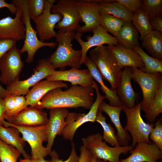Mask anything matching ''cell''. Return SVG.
<instances>
[{
  "label": "cell",
  "mask_w": 162,
  "mask_h": 162,
  "mask_svg": "<svg viewBox=\"0 0 162 162\" xmlns=\"http://www.w3.org/2000/svg\"><path fill=\"white\" fill-rule=\"evenodd\" d=\"M89 57L96 67L103 79L110 83L111 88L116 89L122 71L107 46L96 47L90 51Z\"/></svg>",
  "instance_id": "cell-3"
},
{
  "label": "cell",
  "mask_w": 162,
  "mask_h": 162,
  "mask_svg": "<svg viewBox=\"0 0 162 162\" xmlns=\"http://www.w3.org/2000/svg\"><path fill=\"white\" fill-rule=\"evenodd\" d=\"M97 160L96 158L92 155L91 158L88 162H97Z\"/></svg>",
  "instance_id": "cell-50"
},
{
  "label": "cell",
  "mask_w": 162,
  "mask_h": 162,
  "mask_svg": "<svg viewBox=\"0 0 162 162\" xmlns=\"http://www.w3.org/2000/svg\"><path fill=\"white\" fill-rule=\"evenodd\" d=\"M106 117L99 110L97 112L96 122L100 124L103 129V139L113 147L121 146L115 134V129L110 123H107Z\"/></svg>",
  "instance_id": "cell-33"
},
{
  "label": "cell",
  "mask_w": 162,
  "mask_h": 162,
  "mask_svg": "<svg viewBox=\"0 0 162 162\" xmlns=\"http://www.w3.org/2000/svg\"><path fill=\"white\" fill-rule=\"evenodd\" d=\"M17 8L15 16H8L0 20V38L12 39L17 41L25 39V29L22 20V10L20 7Z\"/></svg>",
  "instance_id": "cell-17"
},
{
  "label": "cell",
  "mask_w": 162,
  "mask_h": 162,
  "mask_svg": "<svg viewBox=\"0 0 162 162\" xmlns=\"http://www.w3.org/2000/svg\"><path fill=\"white\" fill-rule=\"evenodd\" d=\"M132 50L140 56L144 64L143 68L140 70L141 71L149 74H162V61L148 55L140 45L135 46Z\"/></svg>",
  "instance_id": "cell-31"
},
{
  "label": "cell",
  "mask_w": 162,
  "mask_h": 162,
  "mask_svg": "<svg viewBox=\"0 0 162 162\" xmlns=\"http://www.w3.org/2000/svg\"><path fill=\"white\" fill-rule=\"evenodd\" d=\"M122 110L127 117L126 124L124 128L130 133L132 138L131 145L134 148L139 142L152 143L149 140V135L155 124L144 121L141 114V102L133 108L123 106Z\"/></svg>",
  "instance_id": "cell-4"
},
{
  "label": "cell",
  "mask_w": 162,
  "mask_h": 162,
  "mask_svg": "<svg viewBox=\"0 0 162 162\" xmlns=\"http://www.w3.org/2000/svg\"><path fill=\"white\" fill-rule=\"evenodd\" d=\"M92 32V36H87L86 41H83L81 38L82 34L77 32L75 33L74 38L81 47V65L84 64L87 57V52L90 48L105 44L115 46L118 44L116 38L110 34L100 25L96 27Z\"/></svg>",
  "instance_id": "cell-14"
},
{
  "label": "cell",
  "mask_w": 162,
  "mask_h": 162,
  "mask_svg": "<svg viewBox=\"0 0 162 162\" xmlns=\"http://www.w3.org/2000/svg\"><path fill=\"white\" fill-rule=\"evenodd\" d=\"M96 0H77L76 7L84 25L76 32L81 34L92 32L100 26V14Z\"/></svg>",
  "instance_id": "cell-15"
},
{
  "label": "cell",
  "mask_w": 162,
  "mask_h": 162,
  "mask_svg": "<svg viewBox=\"0 0 162 162\" xmlns=\"http://www.w3.org/2000/svg\"><path fill=\"white\" fill-rule=\"evenodd\" d=\"M48 120L47 115L43 109L30 106L8 122L18 126H38L46 125Z\"/></svg>",
  "instance_id": "cell-21"
},
{
  "label": "cell",
  "mask_w": 162,
  "mask_h": 162,
  "mask_svg": "<svg viewBox=\"0 0 162 162\" xmlns=\"http://www.w3.org/2000/svg\"><path fill=\"white\" fill-rule=\"evenodd\" d=\"M71 150L70 154L66 160H63L59 158L58 154L54 150L52 151L50 155L51 159V162H78L80 156H78L76 150L75 145L71 143Z\"/></svg>",
  "instance_id": "cell-40"
},
{
  "label": "cell",
  "mask_w": 162,
  "mask_h": 162,
  "mask_svg": "<svg viewBox=\"0 0 162 162\" xmlns=\"http://www.w3.org/2000/svg\"><path fill=\"white\" fill-rule=\"evenodd\" d=\"M20 133L19 131L15 128L13 127L6 128L0 124V139L18 149L24 158L31 159V156L24 149L25 142L20 137Z\"/></svg>",
  "instance_id": "cell-26"
},
{
  "label": "cell",
  "mask_w": 162,
  "mask_h": 162,
  "mask_svg": "<svg viewBox=\"0 0 162 162\" xmlns=\"http://www.w3.org/2000/svg\"><path fill=\"white\" fill-rule=\"evenodd\" d=\"M94 91L93 88L78 85H72L65 90L56 88L47 93L35 107L41 109L79 107L90 109L94 101Z\"/></svg>",
  "instance_id": "cell-1"
},
{
  "label": "cell",
  "mask_w": 162,
  "mask_h": 162,
  "mask_svg": "<svg viewBox=\"0 0 162 162\" xmlns=\"http://www.w3.org/2000/svg\"><path fill=\"white\" fill-rule=\"evenodd\" d=\"M69 112L66 108H56L50 110L49 118L46 127L47 137L46 148L50 155L56 137L57 135H62L66 125L65 119Z\"/></svg>",
  "instance_id": "cell-18"
},
{
  "label": "cell",
  "mask_w": 162,
  "mask_h": 162,
  "mask_svg": "<svg viewBox=\"0 0 162 162\" xmlns=\"http://www.w3.org/2000/svg\"><path fill=\"white\" fill-rule=\"evenodd\" d=\"M19 162H32L31 159L28 158L20 159H19Z\"/></svg>",
  "instance_id": "cell-49"
},
{
  "label": "cell",
  "mask_w": 162,
  "mask_h": 162,
  "mask_svg": "<svg viewBox=\"0 0 162 162\" xmlns=\"http://www.w3.org/2000/svg\"><path fill=\"white\" fill-rule=\"evenodd\" d=\"M3 126L6 128L13 127L17 128L22 135V140L27 142L31 149V159L45 158L50 154L43 143L47 141L46 125L25 126L16 125L4 120Z\"/></svg>",
  "instance_id": "cell-7"
},
{
  "label": "cell",
  "mask_w": 162,
  "mask_h": 162,
  "mask_svg": "<svg viewBox=\"0 0 162 162\" xmlns=\"http://www.w3.org/2000/svg\"><path fill=\"white\" fill-rule=\"evenodd\" d=\"M75 34V32L57 33V48L47 59L55 69H63L68 66L76 69L80 68L81 51L74 50L72 44Z\"/></svg>",
  "instance_id": "cell-2"
},
{
  "label": "cell",
  "mask_w": 162,
  "mask_h": 162,
  "mask_svg": "<svg viewBox=\"0 0 162 162\" xmlns=\"http://www.w3.org/2000/svg\"><path fill=\"white\" fill-rule=\"evenodd\" d=\"M98 5L100 14H109L121 19L125 22H131L133 13L121 4L116 2H98Z\"/></svg>",
  "instance_id": "cell-30"
},
{
  "label": "cell",
  "mask_w": 162,
  "mask_h": 162,
  "mask_svg": "<svg viewBox=\"0 0 162 162\" xmlns=\"http://www.w3.org/2000/svg\"><path fill=\"white\" fill-rule=\"evenodd\" d=\"M160 162H162V161H161Z\"/></svg>",
  "instance_id": "cell-53"
},
{
  "label": "cell",
  "mask_w": 162,
  "mask_h": 162,
  "mask_svg": "<svg viewBox=\"0 0 162 162\" xmlns=\"http://www.w3.org/2000/svg\"><path fill=\"white\" fill-rule=\"evenodd\" d=\"M10 94L6 89L4 88L0 84V97L3 99Z\"/></svg>",
  "instance_id": "cell-47"
},
{
  "label": "cell",
  "mask_w": 162,
  "mask_h": 162,
  "mask_svg": "<svg viewBox=\"0 0 162 162\" xmlns=\"http://www.w3.org/2000/svg\"><path fill=\"white\" fill-rule=\"evenodd\" d=\"M132 78L140 86L143 94L141 110L146 113L162 83V74H149L132 68Z\"/></svg>",
  "instance_id": "cell-9"
},
{
  "label": "cell",
  "mask_w": 162,
  "mask_h": 162,
  "mask_svg": "<svg viewBox=\"0 0 162 162\" xmlns=\"http://www.w3.org/2000/svg\"><path fill=\"white\" fill-rule=\"evenodd\" d=\"M121 70L126 67L142 68L144 64L140 56L132 49L124 47L119 44L107 45Z\"/></svg>",
  "instance_id": "cell-22"
},
{
  "label": "cell",
  "mask_w": 162,
  "mask_h": 162,
  "mask_svg": "<svg viewBox=\"0 0 162 162\" xmlns=\"http://www.w3.org/2000/svg\"><path fill=\"white\" fill-rule=\"evenodd\" d=\"M46 79L48 81H67L70 82L72 85L93 88L95 82L88 68L79 70L71 68L66 70H55Z\"/></svg>",
  "instance_id": "cell-16"
},
{
  "label": "cell",
  "mask_w": 162,
  "mask_h": 162,
  "mask_svg": "<svg viewBox=\"0 0 162 162\" xmlns=\"http://www.w3.org/2000/svg\"><path fill=\"white\" fill-rule=\"evenodd\" d=\"M142 40V46L152 57L162 61V33L152 30Z\"/></svg>",
  "instance_id": "cell-27"
},
{
  "label": "cell",
  "mask_w": 162,
  "mask_h": 162,
  "mask_svg": "<svg viewBox=\"0 0 162 162\" xmlns=\"http://www.w3.org/2000/svg\"><path fill=\"white\" fill-rule=\"evenodd\" d=\"M139 33L131 22H125L116 37L119 44L124 48L132 49L140 45Z\"/></svg>",
  "instance_id": "cell-28"
},
{
  "label": "cell",
  "mask_w": 162,
  "mask_h": 162,
  "mask_svg": "<svg viewBox=\"0 0 162 162\" xmlns=\"http://www.w3.org/2000/svg\"><path fill=\"white\" fill-rule=\"evenodd\" d=\"M102 136L97 133L90 135L81 139L83 145L97 159L110 162H120L122 154H126L134 148L130 145L111 147L103 141Z\"/></svg>",
  "instance_id": "cell-6"
},
{
  "label": "cell",
  "mask_w": 162,
  "mask_h": 162,
  "mask_svg": "<svg viewBox=\"0 0 162 162\" xmlns=\"http://www.w3.org/2000/svg\"><path fill=\"white\" fill-rule=\"evenodd\" d=\"M80 155L78 162H88L92 156L90 152L83 145L80 146Z\"/></svg>",
  "instance_id": "cell-43"
},
{
  "label": "cell",
  "mask_w": 162,
  "mask_h": 162,
  "mask_svg": "<svg viewBox=\"0 0 162 162\" xmlns=\"http://www.w3.org/2000/svg\"><path fill=\"white\" fill-rule=\"evenodd\" d=\"M7 8L13 14H16L17 11V7L14 4L8 3L4 0H0V8Z\"/></svg>",
  "instance_id": "cell-45"
},
{
  "label": "cell",
  "mask_w": 162,
  "mask_h": 162,
  "mask_svg": "<svg viewBox=\"0 0 162 162\" xmlns=\"http://www.w3.org/2000/svg\"><path fill=\"white\" fill-rule=\"evenodd\" d=\"M0 162H1V160H0Z\"/></svg>",
  "instance_id": "cell-52"
},
{
  "label": "cell",
  "mask_w": 162,
  "mask_h": 162,
  "mask_svg": "<svg viewBox=\"0 0 162 162\" xmlns=\"http://www.w3.org/2000/svg\"><path fill=\"white\" fill-rule=\"evenodd\" d=\"M150 22L153 30L162 33V16H159L150 20Z\"/></svg>",
  "instance_id": "cell-44"
},
{
  "label": "cell",
  "mask_w": 162,
  "mask_h": 162,
  "mask_svg": "<svg viewBox=\"0 0 162 162\" xmlns=\"http://www.w3.org/2000/svg\"><path fill=\"white\" fill-rule=\"evenodd\" d=\"M21 154L14 147L0 139V159L1 162H17Z\"/></svg>",
  "instance_id": "cell-36"
},
{
  "label": "cell",
  "mask_w": 162,
  "mask_h": 162,
  "mask_svg": "<svg viewBox=\"0 0 162 162\" xmlns=\"http://www.w3.org/2000/svg\"><path fill=\"white\" fill-rule=\"evenodd\" d=\"M12 3L19 5L22 10V20L25 26V34L24 43L20 51L22 53L27 52L26 61L28 63H30L33 62L34 56L39 49L45 46L55 48L58 44L57 42H43L38 39L37 32L33 28L31 24L27 0H14Z\"/></svg>",
  "instance_id": "cell-5"
},
{
  "label": "cell",
  "mask_w": 162,
  "mask_h": 162,
  "mask_svg": "<svg viewBox=\"0 0 162 162\" xmlns=\"http://www.w3.org/2000/svg\"><path fill=\"white\" fill-rule=\"evenodd\" d=\"M132 68L126 67L122 71L118 86L116 89L117 95L122 106L128 108L134 107L139 96L132 86Z\"/></svg>",
  "instance_id": "cell-19"
},
{
  "label": "cell",
  "mask_w": 162,
  "mask_h": 162,
  "mask_svg": "<svg viewBox=\"0 0 162 162\" xmlns=\"http://www.w3.org/2000/svg\"><path fill=\"white\" fill-rule=\"evenodd\" d=\"M3 100L5 108L4 119L8 121L28 106L25 97L23 95L10 94Z\"/></svg>",
  "instance_id": "cell-29"
},
{
  "label": "cell",
  "mask_w": 162,
  "mask_h": 162,
  "mask_svg": "<svg viewBox=\"0 0 162 162\" xmlns=\"http://www.w3.org/2000/svg\"><path fill=\"white\" fill-rule=\"evenodd\" d=\"M83 64L87 67L93 79L100 84V89L104 94L105 98L108 100L109 104L116 107L122 106L117 95L116 89L109 88L105 84L96 67L89 57L87 56Z\"/></svg>",
  "instance_id": "cell-25"
},
{
  "label": "cell",
  "mask_w": 162,
  "mask_h": 162,
  "mask_svg": "<svg viewBox=\"0 0 162 162\" xmlns=\"http://www.w3.org/2000/svg\"><path fill=\"white\" fill-rule=\"evenodd\" d=\"M131 22L140 34L141 40L153 30L149 18L141 8L133 13Z\"/></svg>",
  "instance_id": "cell-32"
},
{
  "label": "cell",
  "mask_w": 162,
  "mask_h": 162,
  "mask_svg": "<svg viewBox=\"0 0 162 162\" xmlns=\"http://www.w3.org/2000/svg\"><path fill=\"white\" fill-rule=\"evenodd\" d=\"M93 88L96 91V98L89 112L87 114L69 112L65 118L66 125L62 134L65 140L72 141L75 133L80 126L87 122H96L99 107L105 97L100 93L99 88L95 82Z\"/></svg>",
  "instance_id": "cell-8"
},
{
  "label": "cell",
  "mask_w": 162,
  "mask_h": 162,
  "mask_svg": "<svg viewBox=\"0 0 162 162\" xmlns=\"http://www.w3.org/2000/svg\"><path fill=\"white\" fill-rule=\"evenodd\" d=\"M68 85L61 81H40L32 87L25 97L28 105L36 107L42 98L51 90L58 88H67Z\"/></svg>",
  "instance_id": "cell-23"
},
{
  "label": "cell",
  "mask_w": 162,
  "mask_h": 162,
  "mask_svg": "<svg viewBox=\"0 0 162 162\" xmlns=\"http://www.w3.org/2000/svg\"><path fill=\"white\" fill-rule=\"evenodd\" d=\"M55 0H45L44 9L43 13L33 20L39 40L42 42L56 37L57 33L55 30L56 25L62 19L61 14L52 13L51 9L56 2Z\"/></svg>",
  "instance_id": "cell-13"
},
{
  "label": "cell",
  "mask_w": 162,
  "mask_h": 162,
  "mask_svg": "<svg viewBox=\"0 0 162 162\" xmlns=\"http://www.w3.org/2000/svg\"><path fill=\"white\" fill-rule=\"evenodd\" d=\"M16 42L12 39L0 38V61L6 52L16 46Z\"/></svg>",
  "instance_id": "cell-42"
},
{
  "label": "cell",
  "mask_w": 162,
  "mask_h": 162,
  "mask_svg": "<svg viewBox=\"0 0 162 162\" xmlns=\"http://www.w3.org/2000/svg\"><path fill=\"white\" fill-rule=\"evenodd\" d=\"M38 63L34 74L31 77L25 80H19L7 87L6 89L10 94L19 96L26 95L30 87L52 74L55 70L47 59H41L38 61Z\"/></svg>",
  "instance_id": "cell-12"
},
{
  "label": "cell",
  "mask_w": 162,
  "mask_h": 162,
  "mask_svg": "<svg viewBox=\"0 0 162 162\" xmlns=\"http://www.w3.org/2000/svg\"><path fill=\"white\" fill-rule=\"evenodd\" d=\"M97 162H110L105 161V160H100V159H97Z\"/></svg>",
  "instance_id": "cell-51"
},
{
  "label": "cell",
  "mask_w": 162,
  "mask_h": 162,
  "mask_svg": "<svg viewBox=\"0 0 162 162\" xmlns=\"http://www.w3.org/2000/svg\"><path fill=\"white\" fill-rule=\"evenodd\" d=\"M123 20L112 15L100 14V25L107 32L116 37L125 23Z\"/></svg>",
  "instance_id": "cell-34"
},
{
  "label": "cell",
  "mask_w": 162,
  "mask_h": 162,
  "mask_svg": "<svg viewBox=\"0 0 162 162\" xmlns=\"http://www.w3.org/2000/svg\"><path fill=\"white\" fill-rule=\"evenodd\" d=\"M129 152L131 155L120 162H157L162 158V151L152 142H139Z\"/></svg>",
  "instance_id": "cell-20"
},
{
  "label": "cell",
  "mask_w": 162,
  "mask_h": 162,
  "mask_svg": "<svg viewBox=\"0 0 162 162\" xmlns=\"http://www.w3.org/2000/svg\"><path fill=\"white\" fill-rule=\"evenodd\" d=\"M76 0H59L51 9L52 13H58L62 20L56 26L58 32H77L80 27L81 21L76 7Z\"/></svg>",
  "instance_id": "cell-10"
},
{
  "label": "cell",
  "mask_w": 162,
  "mask_h": 162,
  "mask_svg": "<svg viewBox=\"0 0 162 162\" xmlns=\"http://www.w3.org/2000/svg\"><path fill=\"white\" fill-rule=\"evenodd\" d=\"M20 50L16 46L12 48L0 61V82L7 86L19 80L23 67Z\"/></svg>",
  "instance_id": "cell-11"
},
{
  "label": "cell",
  "mask_w": 162,
  "mask_h": 162,
  "mask_svg": "<svg viewBox=\"0 0 162 162\" xmlns=\"http://www.w3.org/2000/svg\"><path fill=\"white\" fill-rule=\"evenodd\" d=\"M161 120L158 119L149 135L150 139L162 151V124Z\"/></svg>",
  "instance_id": "cell-39"
},
{
  "label": "cell",
  "mask_w": 162,
  "mask_h": 162,
  "mask_svg": "<svg viewBox=\"0 0 162 162\" xmlns=\"http://www.w3.org/2000/svg\"><path fill=\"white\" fill-rule=\"evenodd\" d=\"M5 108L3 99L0 97V124L3 125Z\"/></svg>",
  "instance_id": "cell-46"
},
{
  "label": "cell",
  "mask_w": 162,
  "mask_h": 162,
  "mask_svg": "<svg viewBox=\"0 0 162 162\" xmlns=\"http://www.w3.org/2000/svg\"><path fill=\"white\" fill-rule=\"evenodd\" d=\"M142 0H116L115 2L124 6L130 11L134 13L141 8Z\"/></svg>",
  "instance_id": "cell-41"
},
{
  "label": "cell",
  "mask_w": 162,
  "mask_h": 162,
  "mask_svg": "<svg viewBox=\"0 0 162 162\" xmlns=\"http://www.w3.org/2000/svg\"><path fill=\"white\" fill-rule=\"evenodd\" d=\"M162 113V83L146 113L145 117L150 123H154Z\"/></svg>",
  "instance_id": "cell-35"
},
{
  "label": "cell",
  "mask_w": 162,
  "mask_h": 162,
  "mask_svg": "<svg viewBox=\"0 0 162 162\" xmlns=\"http://www.w3.org/2000/svg\"><path fill=\"white\" fill-rule=\"evenodd\" d=\"M45 0H27L28 14L33 20L40 16L44 9Z\"/></svg>",
  "instance_id": "cell-38"
},
{
  "label": "cell",
  "mask_w": 162,
  "mask_h": 162,
  "mask_svg": "<svg viewBox=\"0 0 162 162\" xmlns=\"http://www.w3.org/2000/svg\"><path fill=\"white\" fill-rule=\"evenodd\" d=\"M141 8L149 19L162 15V0H142Z\"/></svg>",
  "instance_id": "cell-37"
},
{
  "label": "cell",
  "mask_w": 162,
  "mask_h": 162,
  "mask_svg": "<svg viewBox=\"0 0 162 162\" xmlns=\"http://www.w3.org/2000/svg\"><path fill=\"white\" fill-rule=\"evenodd\" d=\"M32 160V162H51V160H46L44 158H40L34 160Z\"/></svg>",
  "instance_id": "cell-48"
},
{
  "label": "cell",
  "mask_w": 162,
  "mask_h": 162,
  "mask_svg": "<svg viewBox=\"0 0 162 162\" xmlns=\"http://www.w3.org/2000/svg\"><path fill=\"white\" fill-rule=\"evenodd\" d=\"M122 107L123 106H112L103 100L99 105L98 110L109 116L117 130L116 136L120 146H125L128 145L131 137L128 132L123 128L120 122V116Z\"/></svg>",
  "instance_id": "cell-24"
}]
</instances>
